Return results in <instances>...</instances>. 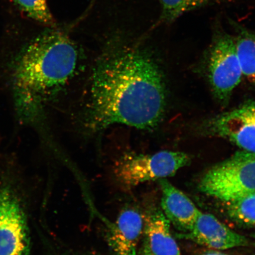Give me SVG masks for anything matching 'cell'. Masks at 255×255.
Wrapping results in <instances>:
<instances>
[{
  "label": "cell",
  "mask_w": 255,
  "mask_h": 255,
  "mask_svg": "<svg viewBox=\"0 0 255 255\" xmlns=\"http://www.w3.org/2000/svg\"><path fill=\"white\" fill-rule=\"evenodd\" d=\"M89 95L86 123L94 131L115 125L151 129L164 116L163 76L152 57L136 46L119 44L104 54Z\"/></svg>",
  "instance_id": "obj_1"
},
{
  "label": "cell",
  "mask_w": 255,
  "mask_h": 255,
  "mask_svg": "<svg viewBox=\"0 0 255 255\" xmlns=\"http://www.w3.org/2000/svg\"><path fill=\"white\" fill-rule=\"evenodd\" d=\"M77 48L65 34L47 30L19 52L12 74L16 111L24 123L39 116L47 95L71 78L77 65Z\"/></svg>",
  "instance_id": "obj_2"
},
{
  "label": "cell",
  "mask_w": 255,
  "mask_h": 255,
  "mask_svg": "<svg viewBox=\"0 0 255 255\" xmlns=\"http://www.w3.org/2000/svg\"><path fill=\"white\" fill-rule=\"evenodd\" d=\"M202 193L226 203L255 194V154L235 153L210 168L199 186Z\"/></svg>",
  "instance_id": "obj_3"
},
{
  "label": "cell",
  "mask_w": 255,
  "mask_h": 255,
  "mask_svg": "<svg viewBox=\"0 0 255 255\" xmlns=\"http://www.w3.org/2000/svg\"><path fill=\"white\" fill-rule=\"evenodd\" d=\"M190 160L189 155L179 151L127 154L117 161L114 174L120 184L131 189L146 181L172 176L189 164Z\"/></svg>",
  "instance_id": "obj_4"
},
{
  "label": "cell",
  "mask_w": 255,
  "mask_h": 255,
  "mask_svg": "<svg viewBox=\"0 0 255 255\" xmlns=\"http://www.w3.org/2000/svg\"><path fill=\"white\" fill-rule=\"evenodd\" d=\"M209 81L213 95L223 105L228 104L242 74L235 37L223 30L216 32L209 51Z\"/></svg>",
  "instance_id": "obj_5"
},
{
  "label": "cell",
  "mask_w": 255,
  "mask_h": 255,
  "mask_svg": "<svg viewBox=\"0 0 255 255\" xmlns=\"http://www.w3.org/2000/svg\"><path fill=\"white\" fill-rule=\"evenodd\" d=\"M204 132L219 137L255 154V101H248L235 109L218 115L204 124Z\"/></svg>",
  "instance_id": "obj_6"
},
{
  "label": "cell",
  "mask_w": 255,
  "mask_h": 255,
  "mask_svg": "<svg viewBox=\"0 0 255 255\" xmlns=\"http://www.w3.org/2000/svg\"><path fill=\"white\" fill-rule=\"evenodd\" d=\"M29 232L23 209L7 190L0 192V255H28Z\"/></svg>",
  "instance_id": "obj_7"
},
{
  "label": "cell",
  "mask_w": 255,
  "mask_h": 255,
  "mask_svg": "<svg viewBox=\"0 0 255 255\" xmlns=\"http://www.w3.org/2000/svg\"><path fill=\"white\" fill-rule=\"evenodd\" d=\"M196 243L215 250L246 247L248 239L229 229L216 217L200 212L189 232L180 235Z\"/></svg>",
  "instance_id": "obj_8"
},
{
  "label": "cell",
  "mask_w": 255,
  "mask_h": 255,
  "mask_svg": "<svg viewBox=\"0 0 255 255\" xmlns=\"http://www.w3.org/2000/svg\"><path fill=\"white\" fill-rule=\"evenodd\" d=\"M143 223L138 210L129 208L120 213L107 236L108 245L115 255H137Z\"/></svg>",
  "instance_id": "obj_9"
},
{
  "label": "cell",
  "mask_w": 255,
  "mask_h": 255,
  "mask_svg": "<svg viewBox=\"0 0 255 255\" xmlns=\"http://www.w3.org/2000/svg\"><path fill=\"white\" fill-rule=\"evenodd\" d=\"M159 183L164 215L178 230L189 232L201 212L186 194L169 181L162 178Z\"/></svg>",
  "instance_id": "obj_10"
},
{
  "label": "cell",
  "mask_w": 255,
  "mask_h": 255,
  "mask_svg": "<svg viewBox=\"0 0 255 255\" xmlns=\"http://www.w3.org/2000/svg\"><path fill=\"white\" fill-rule=\"evenodd\" d=\"M170 222L164 213L155 210L146 218V240L152 255H180V250L170 232Z\"/></svg>",
  "instance_id": "obj_11"
},
{
  "label": "cell",
  "mask_w": 255,
  "mask_h": 255,
  "mask_svg": "<svg viewBox=\"0 0 255 255\" xmlns=\"http://www.w3.org/2000/svg\"><path fill=\"white\" fill-rule=\"evenodd\" d=\"M233 24L237 32L235 40L242 74L255 86V33L238 23Z\"/></svg>",
  "instance_id": "obj_12"
},
{
  "label": "cell",
  "mask_w": 255,
  "mask_h": 255,
  "mask_svg": "<svg viewBox=\"0 0 255 255\" xmlns=\"http://www.w3.org/2000/svg\"><path fill=\"white\" fill-rule=\"evenodd\" d=\"M161 6L162 23H171L187 12L207 5L219 4L229 0H159Z\"/></svg>",
  "instance_id": "obj_13"
},
{
  "label": "cell",
  "mask_w": 255,
  "mask_h": 255,
  "mask_svg": "<svg viewBox=\"0 0 255 255\" xmlns=\"http://www.w3.org/2000/svg\"><path fill=\"white\" fill-rule=\"evenodd\" d=\"M228 215L236 222L255 227V194L227 203Z\"/></svg>",
  "instance_id": "obj_14"
},
{
  "label": "cell",
  "mask_w": 255,
  "mask_h": 255,
  "mask_svg": "<svg viewBox=\"0 0 255 255\" xmlns=\"http://www.w3.org/2000/svg\"><path fill=\"white\" fill-rule=\"evenodd\" d=\"M28 17L40 23L53 26V16L48 7L46 0H11Z\"/></svg>",
  "instance_id": "obj_15"
},
{
  "label": "cell",
  "mask_w": 255,
  "mask_h": 255,
  "mask_svg": "<svg viewBox=\"0 0 255 255\" xmlns=\"http://www.w3.org/2000/svg\"><path fill=\"white\" fill-rule=\"evenodd\" d=\"M141 255H152L146 242H145L144 245H143L142 253Z\"/></svg>",
  "instance_id": "obj_16"
},
{
  "label": "cell",
  "mask_w": 255,
  "mask_h": 255,
  "mask_svg": "<svg viewBox=\"0 0 255 255\" xmlns=\"http://www.w3.org/2000/svg\"><path fill=\"white\" fill-rule=\"evenodd\" d=\"M202 255H228L226 254H223L221 253H207L205 254H203Z\"/></svg>",
  "instance_id": "obj_17"
}]
</instances>
